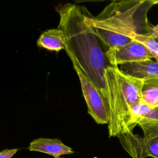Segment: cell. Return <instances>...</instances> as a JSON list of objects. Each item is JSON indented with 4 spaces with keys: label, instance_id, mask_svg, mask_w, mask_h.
Segmentation results:
<instances>
[{
    "label": "cell",
    "instance_id": "obj_1",
    "mask_svg": "<svg viewBox=\"0 0 158 158\" xmlns=\"http://www.w3.org/2000/svg\"><path fill=\"white\" fill-rule=\"evenodd\" d=\"M56 10L60 17L57 28L65 35L67 55L104 98L106 91L105 71L110 64L99 39L87 22L89 11L83 6L70 3L59 5Z\"/></svg>",
    "mask_w": 158,
    "mask_h": 158
},
{
    "label": "cell",
    "instance_id": "obj_2",
    "mask_svg": "<svg viewBox=\"0 0 158 158\" xmlns=\"http://www.w3.org/2000/svg\"><path fill=\"white\" fill-rule=\"evenodd\" d=\"M156 5L158 0L114 1L96 17L89 12L87 22L107 51L131 42L135 35L149 34L148 14Z\"/></svg>",
    "mask_w": 158,
    "mask_h": 158
},
{
    "label": "cell",
    "instance_id": "obj_3",
    "mask_svg": "<svg viewBox=\"0 0 158 158\" xmlns=\"http://www.w3.org/2000/svg\"><path fill=\"white\" fill-rule=\"evenodd\" d=\"M106 91L104 99L108 113L109 136L133 132L136 126L131 115V107L142 101L144 81L123 73L118 67L109 65L105 71Z\"/></svg>",
    "mask_w": 158,
    "mask_h": 158
},
{
    "label": "cell",
    "instance_id": "obj_4",
    "mask_svg": "<svg viewBox=\"0 0 158 158\" xmlns=\"http://www.w3.org/2000/svg\"><path fill=\"white\" fill-rule=\"evenodd\" d=\"M138 125L143 136L133 132L122 133L117 137L122 147L132 158H158V124L139 122Z\"/></svg>",
    "mask_w": 158,
    "mask_h": 158
},
{
    "label": "cell",
    "instance_id": "obj_5",
    "mask_svg": "<svg viewBox=\"0 0 158 158\" xmlns=\"http://www.w3.org/2000/svg\"><path fill=\"white\" fill-rule=\"evenodd\" d=\"M72 64L80 82L83 95L88 107V113L98 124H108V109L103 96L77 64L74 62Z\"/></svg>",
    "mask_w": 158,
    "mask_h": 158
},
{
    "label": "cell",
    "instance_id": "obj_6",
    "mask_svg": "<svg viewBox=\"0 0 158 158\" xmlns=\"http://www.w3.org/2000/svg\"><path fill=\"white\" fill-rule=\"evenodd\" d=\"M105 54L110 65L114 67L153 58L150 51L143 44L135 40L125 45L109 49L105 51Z\"/></svg>",
    "mask_w": 158,
    "mask_h": 158
},
{
    "label": "cell",
    "instance_id": "obj_7",
    "mask_svg": "<svg viewBox=\"0 0 158 158\" xmlns=\"http://www.w3.org/2000/svg\"><path fill=\"white\" fill-rule=\"evenodd\" d=\"M119 69L123 73L143 81L158 77V62L152 59L124 64Z\"/></svg>",
    "mask_w": 158,
    "mask_h": 158
},
{
    "label": "cell",
    "instance_id": "obj_8",
    "mask_svg": "<svg viewBox=\"0 0 158 158\" xmlns=\"http://www.w3.org/2000/svg\"><path fill=\"white\" fill-rule=\"evenodd\" d=\"M30 151L40 152L55 157L74 153L73 149L64 144L59 139L40 138L30 142L28 148Z\"/></svg>",
    "mask_w": 158,
    "mask_h": 158
},
{
    "label": "cell",
    "instance_id": "obj_9",
    "mask_svg": "<svg viewBox=\"0 0 158 158\" xmlns=\"http://www.w3.org/2000/svg\"><path fill=\"white\" fill-rule=\"evenodd\" d=\"M36 44L39 48L51 51L59 52L62 49L65 50V35L59 28L49 29L41 33Z\"/></svg>",
    "mask_w": 158,
    "mask_h": 158
},
{
    "label": "cell",
    "instance_id": "obj_10",
    "mask_svg": "<svg viewBox=\"0 0 158 158\" xmlns=\"http://www.w3.org/2000/svg\"><path fill=\"white\" fill-rule=\"evenodd\" d=\"M141 98L151 108L158 106V77L144 81L141 88Z\"/></svg>",
    "mask_w": 158,
    "mask_h": 158
},
{
    "label": "cell",
    "instance_id": "obj_11",
    "mask_svg": "<svg viewBox=\"0 0 158 158\" xmlns=\"http://www.w3.org/2000/svg\"><path fill=\"white\" fill-rule=\"evenodd\" d=\"M132 40H135L143 44L152 54L153 59L158 62V41L151 35H135Z\"/></svg>",
    "mask_w": 158,
    "mask_h": 158
},
{
    "label": "cell",
    "instance_id": "obj_12",
    "mask_svg": "<svg viewBox=\"0 0 158 158\" xmlns=\"http://www.w3.org/2000/svg\"><path fill=\"white\" fill-rule=\"evenodd\" d=\"M151 107L146 105L143 100L135 104L131 109L133 120L136 125H138L139 121L146 114Z\"/></svg>",
    "mask_w": 158,
    "mask_h": 158
},
{
    "label": "cell",
    "instance_id": "obj_13",
    "mask_svg": "<svg viewBox=\"0 0 158 158\" xmlns=\"http://www.w3.org/2000/svg\"><path fill=\"white\" fill-rule=\"evenodd\" d=\"M139 122L158 124V106L154 108H151L146 113V114L139 121L138 123Z\"/></svg>",
    "mask_w": 158,
    "mask_h": 158
},
{
    "label": "cell",
    "instance_id": "obj_14",
    "mask_svg": "<svg viewBox=\"0 0 158 158\" xmlns=\"http://www.w3.org/2000/svg\"><path fill=\"white\" fill-rule=\"evenodd\" d=\"M18 151V149H6L0 152V158H12Z\"/></svg>",
    "mask_w": 158,
    "mask_h": 158
},
{
    "label": "cell",
    "instance_id": "obj_15",
    "mask_svg": "<svg viewBox=\"0 0 158 158\" xmlns=\"http://www.w3.org/2000/svg\"><path fill=\"white\" fill-rule=\"evenodd\" d=\"M149 35H151L158 41V24H157L155 26L151 25Z\"/></svg>",
    "mask_w": 158,
    "mask_h": 158
},
{
    "label": "cell",
    "instance_id": "obj_16",
    "mask_svg": "<svg viewBox=\"0 0 158 158\" xmlns=\"http://www.w3.org/2000/svg\"><path fill=\"white\" fill-rule=\"evenodd\" d=\"M55 158H63V157H55Z\"/></svg>",
    "mask_w": 158,
    "mask_h": 158
}]
</instances>
